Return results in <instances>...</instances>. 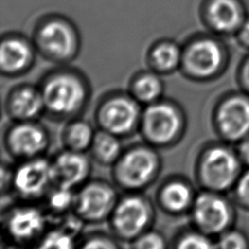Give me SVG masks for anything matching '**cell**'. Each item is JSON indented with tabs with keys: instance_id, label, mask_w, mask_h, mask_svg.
<instances>
[{
	"instance_id": "obj_1",
	"label": "cell",
	"mask_w": 249,
	"mask_h": 249,
	"mask_svg": "<svg viewBox=\"0 0 249 249\" xmlns=\"http://www.w3.org/2000/svg\"><path fill=\"white\" fill-rule=\"evenodd\" d=\"M42 96L51 113L57 116H69L84 105L86 100V87L74 74L57 73L48 78L44 83Z\"/></svg>"
},
{
	"instance_id": "obj_2",
	"label": "cell",
	"mask_w": 249,
	"mask_h": 249,
	"mask_svg": "<svg viewBox=\"0 0 249 249\" xmlns=\"http://www.w3.org/2000/svg\"><path fill=\"white\" fill-rule=\"evenodd\" d=\"M158 169L157 154L147 147H135L118 159L114 175L123 188L138 190L154 179Z\"/></svg>"
},
{
	"instance_id": "obj_3",
	"label": "cell",
	"mask_w": 249,
	"mask_h": 249,
	"mask_svg": "<svg viewBox=\"0 0 249 249\" xmlns=\"http://www.w3.org/2000/svg\"><path fill=\"white\" fill-rule=\"evenodd\" d=\"M144 137L155 145H165L174 140L183 125L179 110L168 102H153L140 118Z\"/></svg>"
},
{
	"instance_id": "obj_4",
	"label": "cell",
	"mask_w": 249,
	"mask_h": 249,
	"mask_svg": "<svg viewBox=\"0 0 249 249\" xmlns=\"http://www.w3.org/2000/svg\"><path fill=\"white\" fill-rule=\"evenodd\" d=\"M238 160L227 147L215 146L202 156L198 174L202 184L213 191H224L232 185L238 173Z\"/></svg>"
},
{
	"instance_id": "obj_5",
	"label": "cell",
	"mask_w": 249,
	"mask_h": 249,
	"mask_svg": "<svg viewBox=\"0 0 249 249\" xmlns=\"http://www.w3.org/2000/svg\"><path fill=\"white\" fill-rule=\"evenodd\" d=\"M111 217L117 234L124 239H132L146 230L152 218V209L145 198L128 196L116 203Z\"/></svg>"
},
{
	"instance_id": "obj_6",
	"label": "cell",
	"mask_w": 249,
	"mask_h": 249,
	"mask_svg": "<svg viewBox=\"0 0 249 249\" xmlns=\"http://www.w3.org/2000/svg\"><path fill=\"white\" fill-rule=\"evenodd\" d=\"M140 118L136 101L123 95L114 96L104 101L97 113V120L103 130L117 136L129 133Z\"/></svg>"
},
{
	"instance_id": "obj_7",
	"label": "cell",
	"mask_w": 249,
	"mask_h": 249,
	"mask_svg": "<svg viewBox=\"0 0 249 249\" xmlns=\"http://www.w3.org/2000/svg\"><path fill=\"white\" fill-rule=\"evenodd\" d=\"M222 60L223 53L218 43L204 38L193 42L182 53L181 65L189 76L205 79L218 71Z\"/></svg>"
},
{
	"instance_id": "obj_8",
	"label": "cell",
	"mask_w": 249,
	"mask_h": 249,
	"mask_svg": "<svg viewBox=\"0 0 249 249\" xmlns=\"http://www.w3.org/2000/svg\"><path fill=\"white\" fill-rule=\"evenodd\" d=\"M193 219L204 233L223 231L231 220V211L225 199L213 193H202L193 201Z\"/></svg>"
},
{
	"instance_id": "obj_9",
	"label": "cell",
	"mask_w": 249,
	"mask_h": 249,
	"mask_svg": "<svg viewBox=\"0 0 249 249\" xmlns=\"http://www.w3.org/2000/svg\"><path fill=\"white\" fill-rule=\"evenodd\" d=\"M12 181L17 193L23 197H38L53 183L52 162L42 158L28 159L18 167Z\"/></svg>"
},
{
	"instance_id": "obj_10",
	"label": "cell",
	"mask_w": 249,
	"mask_h": 249,
	"mask_svg": "<svg viewBox=\"0 0 249 249\" xmlns=\"http://www.w3.org/2000/svg\"><path fill=\"white\" fill-rule=\"evenodd\" d=\"M75 204L82 218L90 222L101 221L112 213L116 205L115 192L107 184L90 183L79 192Z\"/></svg>"
},
{
	"instance_id": "obj_11",
	"label": "cell",
	"mask_w": 249,
	"mask_h": 249,
	"mask_svg": "<svg viewBox=\"0 0 249 249\" xmlns=\"http://www.w3.org/2000/svg\"><path fill=\"white\" fill-rule=\"evenodd\" d=\"M216 124L227 139L245 137L249 132V100L233 96L221 103L216 114Z\"/></svg>"
},
{
	"instance_id": "obj_12",
	"label": "cell",
	"mask_w": 249,
	"mask_h": 249,
	"mask_svg": "<svg viewBox=\"0 0 249 249\" xmlns=\"http://www.w3.org/2000/svg\"><path fill=\"white\" fill-rule=\"evenodd\" d=\"M38 43L45 54L57 60L70 58L76 50L74 31L60 20L45 23L38 33Z\"/></svg>"
},
{
	"instance_id": "obj_13",
	"label": "cell",
	"mask_w": 249,
	"mask_h": 249,
	"mask_svg": "<svg viewBox=\"0 0 249 249\" xmlns=\"http://www.w3.org/2000/svg\"><path fill=\"white\" fill-rule=\"evenodd\" d=\"M7 147L16 157L32 159L47 147L46 132L37 124L23 122L14 125L7 133Z\"/></svg>"
},
{
	"instance_id": "obj_14",
	"label": "cell",
	"mask_w": 249,
	"mask_h": 249,
	"mask_svg": "<svg viewBox=\"0 0 249 249\" xmlns=\"http://www.w3.org/2000/svg\"><path fill=\"white\" fill-rule=\"evenodd\" d=\"M53 179L56 186L72 189L85 181L89 173V160L82 152L68 150L52 162Z\"/></svg>"
},
{
	"instance_id": "obj_15",
	"label": "cell",
	"mask_w": 249,
	"mask_h": 249,
	"mask_svg": "<svg viewBox=\"0 0 249 249\" xmlns=\"http://www.w3.org/2000/svg\"><path fill=\"white\" fill-rule=\"evenodd\" d=\"M45 223V216L38 208L18 207L7 218V231L17 241H30L43 231Z\"/></svg>"
},
{
	"instance_id": "obj_16",
	"label": "cell",
	"mask_w": 249,
	"mask_h": 249,
	"mask_svg": "<svg viewBox=\"0 0 249 249\" xmlns=\"http://www.w3.org/2000/svg\"><path fill=\"white\" fill-rule=\"evenodd\" d=\"M44 108L45 104L41 90L31 87H22L16 89L8 100L10 115L23 122L37 117Z\"/></svg>"
},
{
	"instance_id": "obj_17",
	"label": "cell",
	"mask_w": 249,
	"mask_h": 249,
	"mask_svg": "<svg viewBox=\"0 0 249 249\" xmlns=\"http://www.w3.org/2000/svg\"><path fill=\"white\" fill-rule=\"evenodd\" d=\"M33 56L30 46L19 38H9L2 42L0 66L3 73L17 74L26 69Z\"/></svg>"
},
{
	"instance_id": "obj_18",
	"label": "cell",
	"mask_w": 249,
	"mask_h": 249,
	"mask_svg": "<svg viewBox=\"0 0 249 249\" xmlns=\"http://www.w3.org/2000/svg\"><path fill=\"white\" fill-rule=\"evenodd\" d=\"M207 16L210 24L218 31L230 32L241 26L243 14L235 0H212Z\"/></svg>"
},
{
	"instance_id": "obj_19",
	"label": "cell",
	"mask_w": 249,
	"mask_h": 249,
	"mask_svg": "<svg viewBox=\"0 0 249 249\" xmlns=\"http://www.w3.org/2000/svg\"><path fill=\"white\" fill-rule=\"evenodd\" d=\"M160 201L165 210L172 213H180L192 204L193 193L186 183L173 180L161 188Z\"/></svg>"
},
{
	"instance_id": "obj_20",
	"label": "cell",
	"mask_w": 249,
	"mask_h": 249,
	"mask_svg": "<svg viewBox=\"0 0 249 249\" xmlns=\"http://www.w3.org/2000/svg\"><path fill=\"white\" fill-rule=\"evenodd\" d=\"M93 157L100 163H112L121 157V142L117 135L102 130L94 135L90 146Z\"/></svg>"
},
{
	"instance_id": "obj_21",
	"label": "cell",
	"mask_w": 249,
	"mask_h": 249,
	"mask_svg": "<svg viewBox=\"0 0 249 249\" xmlns=\"http://www.w3.org/2000/svg\"><path fill=\"white\" fill-rule=\"evenodd\" d=\"M182 61V53L173 43L164 42L158 45L151 53L153 66L161 72H170L176 69Z\"/></svg>"
},
{
	"instance_id": "obj_22",
	"label": "cell",
	"mask_w": 249,
	"mask_h": 249,
	"mask_svg": "<svg viewBox=\"0 0 249 249\" xmlns=\"http://www.w3.org/2000/svg\"><path fill=\"white\" fill-rule=\"evenodd\" d=\"M134 97L144 103H153L162 92V83L159 77L147 73L136 78L131 86Z\"/></svg>"
},
{
	"instance_id": "obj_23",
	"label": "cell",
	"mask_w": 249,
	"mask_h": 249,
	"mask_svg": "<svg viewBox=\"0 0 249 249\" xmlns=\"http://www.w3.org/2000/svg\"><path fill=\"white\" fill-rule=\"evenodd\" d=\"M95 133L89 124L76 121L68 125L65 130V142L70 150L83 152L92 144Z\"/></svg>"
},
{
	"instance_id": "obj_24",
	"label": "cell",
	"mask_w": 249,
	"mask_h": 249,
	"mask_svg": "<svg viewBox=\"0 0 249 249\" xmlns=\"http://www.w3.org/2000/svg\"><path fill=\"white\" fill-rule=\"evenodd\" d=\"M75 198L72 189L56 186V189L49 195L48 203L53 211H63L75 202Z\"/></svg>"
},
{
	"instance_id": "obj_25",
	"label": "cell",
	"mask_w": 249,
	"mask_h": 249,
	"mask_svg": "<svg viewBox=\"0 0 249 249\" xmlns=\"http://www.w3.org/2000/svg\"><path fill=\"white\" fill-rule=\"evenodd\" d=\"M73 235L67 230H55L50 231L40 244L42 248H71L73 244Z\"/></svg>"
},
{
	"instance_id": "obj_26",
	"label": "cell",
	"mask_w": 249,
	"mask_h": 249,
	"mask_svg": "<svg viewBox=\"0 0 249 249\" xmlns=\"http://www.w3.org/2000/svg\"><path fill=\"white\" fill-rule=\"evenodd\" d=\"M214 245L211 240L204 234V232H187L178 240L177 247L178 248H195V249H202V248H212Z\"/></svg>"
},
{
	"instance_id": "obj_27",
	"label": "cell",
	"mask_w": 249,
	"mask_h": 249,
	"mask_svg": "<svg viewBox=\"0 0 249 249\" xmlns=\"http://www.w3.org/2000/svg\"><path fill=\"white\" fill-rule=\"evenodd\" d=\"M165 246V241L163 237L156 232V231H149L143 232L138 237L135 238L132 247L135 248H152V249H160Z\"/></svg>"
},
{
	"instance_id": "obj_28",
	"label": "cell",
	"mask_w": 249,
	"mask_h": 249,
	"mask_svg": "<svg viewBox=\"0 0 249 249\" xmlns=\"http://www.w3.org/2000/svg\"><path fill=\"white\" fill-rule=\"evenodd\" d=\"M218 246L221 248L231 249H243L247 246L244 236L236 231L225 233L219 240Z\"/></svg>"
},
{
	"instance_id": "obj_29",
	"label": "cell",
	"mask_w": 249,
	"mask_h": 249,
	"mask_svg": "<svg viewBox=\"0 0 249 249\" xmlns=\"http://www.w3.org/2000/svg\"><path fill=\"white\" fill-rule=\"evenodd\" d=\"M236 195L241 202L249 205V170L238 180L236 185Z\"/></svg>"
},
{
	"instance_id": "obj_30",
	"label": "cell",
	"mask_w": 249,
	"mask_h": 249,
	"mask_svg": "<svg viewBox=\"0 0 249 249\" xmlns=\"http://www.w3.org/2000/svg\"><path fill=\"white\" fill-rule=\"evenodd\" d=\"M117 246L118 245L113 242V240L104 236L91 237L88 239L83 245L85 248H114Z\"/></svg>"
},
{
	"instance_id": "obj_31",
	"label": "cell",
	"mask_w": 249,
	"mask_h": 249,
	"mask_svg": "<svg viewBox=\"0 0 249 249\" xmlns=\"http://www.w3.org/2000/svg\"><path fill=\"white\" fill-rule=\"evenodd\" d=\"M239 155L246 163H249V136L241 142L239 146Z\"/></svg>"
},
{
	"instance_id": "obj_32",
	"label": "cell",
	"mask_w": 249,
	"mask_h": 249,
	"mask_svg": "<svg viewBox=\"0 0 249 249\" xmlns=\"http://www.w3.org/2000/svg\"><path fill=\"white\" fill-rule=\"evenodd\" d=\"M239 37L245 45L249 46V20H247L241 24L240 31H239Z\"/></svg>"
},
{
	"instance_id": "obj_33",
	"label": "cell",
	"mask_w": 249,
	"mask_h": 249,
	"mask_svg": "<svg viewBox=\"0 0 249 249\" xmlns=\"http://www.w3.org/2000/svg\"><path fill=\"white\" fill-rule=\"evenodd\" d=\"M242 78L244 84L249 88V59L245 62L242 70Z\"/></svg>"
}]
</instances>
